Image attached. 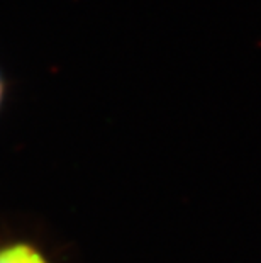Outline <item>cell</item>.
<instances>
[{"label": "cell", "mask_w": 261, "mask_h": 263, "mask_svg": "<svg viewBox=\"0 0 261 263\" xmlns=\"http://www.w3.org/2000/svg\"><path fill=\"white\" fill-rule=\"evenodd\" d=\"M0 263H54L39 243L29 238L0 239Z\"/></svg>", "instance_id": "cell-1"}, {"label": "cell", "mask_w": 261, "mask_h": 263, "mask_svg": "<svg viewBox=\"0 0 261 263\" xmlns=\"http://www.w3.org/2000/svg\"><path fill=\"white\" fill-rule=\"evenodd\" d=\"M5 92H7V87H5V80H4V77L0 75V109H2V105H4Z\"/></svg>", "instance_id": "cell-2"}]
</instances>
